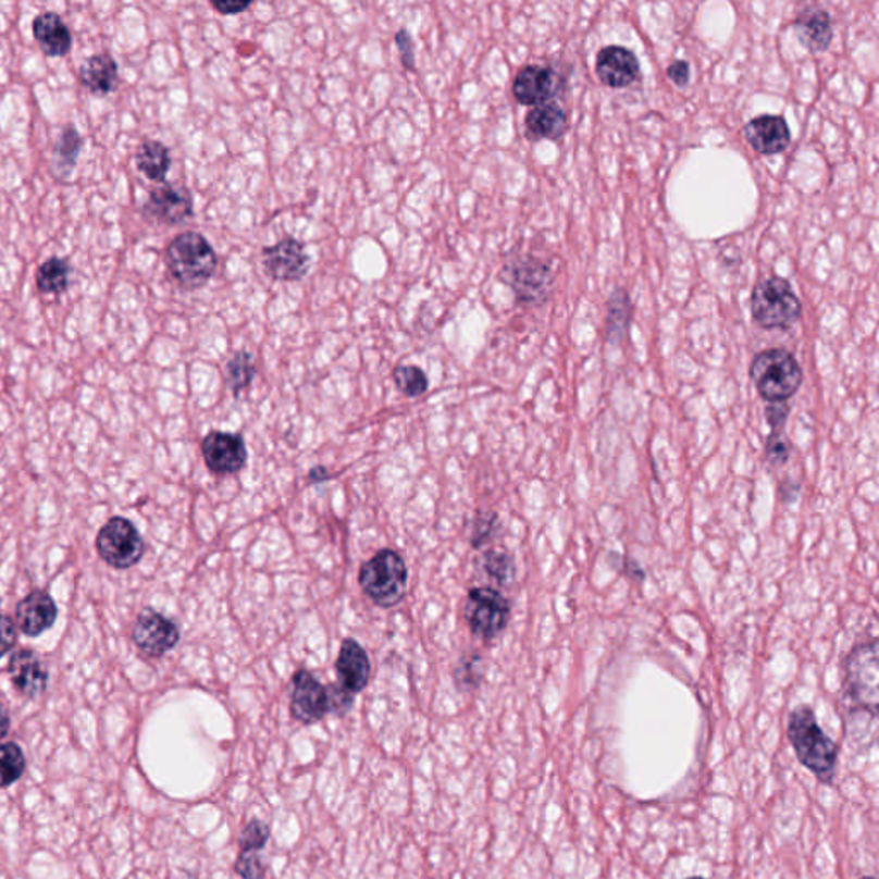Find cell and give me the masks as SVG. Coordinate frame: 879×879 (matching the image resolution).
I'll return each mask as SVG.
<instances>
[{
    "label": "cell",
    "instance_id": "obj_17",
    "mask_svg": "<svg viewBox=\"0 0 879 879\" xmlns=\"http://www.w3.org/2000/svg\"><path fill=\"white\" fill-rule=\"evenodd\" d=\"M744 136L754 150L762 156H777L790 143V131L780 115H762L745 124Z\"/></svg>",
    "mask_w": 879,
    "mask_h": 879
},
{
    "label": "cell",
    "instance_id": "obj_18",
    "mask_svg": "<svg viewBox=\"0 0 879 879\" xmlns=\"http://www.w3.org/2000/svg\"><path fill=\"white\" fill-rule=\"evenodd\" d=\"M338 680L344 689L358 694L367 688L371 676V664L364 647L355 640H346L341 646L337 664H335Z\"/></svg>",
    "mask_w": 879,
    "mask_h": 879
},
{
    "label": "cell",
    "instance_id": "obj_25",
    "mask_svg": "<svg viewBox=\"0 0 879 879\" xmlns=\"http://www.w3.org/2000/svg\"><path fill=\"white\" fill-rule=\"evenodd\" d=\"M83 138L78 129L74 126H65L53 145L52 171L58 179H70L74 169L78 165L79 151H82Z\"/></svg>",
    "mask_w": 879,
    "mask_h": 879
},
{
    "label": "cell",
    "instance_id": "obj_27",
    "mask_svg": "<svg viewBox=\"0 0 879 879\" xmlns=\"http://www.w3.org/2000/svg\"><path fill=\"white\" fill-rule=\"evenodd\" d=\"M71 278V263L65 258L52 257L38 269L37 289L41 294H62Z\"/></svg>",
    "mask_w": 879,
    "mask_h": 879
},
{
    "label": "cell",
    "instance_id": "obj_24",
    "mask_svg": "<svg viewBox=\"0 0 879 879\" xmlns=\"http://www.w3.org/2000/svg\"><path fill=\"white\" fill-rule=\"evenodd\" d=\"M566 110L555 102L542 103L525 115V129L534 139H555L566 129Z\"/></svg>",
    "mask_w": 879,
    "mask_h": 879
},
{
    "label": "cell",
    "instance_id": "obj_21",
    "mask_svg": "<svg viewBox=\"0 0 879 879\" xmlns=\"http://www.w3.org/2000/svg\"><path fill=\"white\" fill-rule=\"evenodd\" d=\"M33 37L49 58H64L73 47V35L59 14H38L33 21Z\"/></svg>",
    "mask_w": 879,
    "mask_h": 879
},
{
    "label": "cell",
    "instance_id": "obj_39",
    "mask_svg": "<svg viewBox=\"0 0 879 879\" xmlns=\"http://www.w3.org/2000/svg\"><path fill=\"white\" fill-rule=\"evenodd\" d=\"M16 644V628H14L13 620L0 615V656L13 649Z\"/></svg>",
    "mask_w": 879,
    "mask_h": 879
},
{
    "label": "cell",
    "instance_id": "obj_32",
    "mask_svg": "<svg viewBox=\"0 0 879 879\" xmlns=\"http://www.w3.org/2000/svg\"><path fill=\"white\" fill-rule=\"evenodd\" d=\"M269 837L270 830L265 822L255 819V821L249 822L248 827L240 833V851L260 852L261 849L265 847L267 842H269Z\"/></svg>",
    "mask_w": 879,
    "mask_h": 879
},
{
    "label": "cell",
    "instance_id": "obj_29",
    "mask_svg": "<svg viewBox=\"0 0 879 879\" xmlns=\"http://www.w3.org/2000/svg\"><path fill=\"white\" fill-rule=\"evenodd\" d=\"M255 364H252V358L249 352L246 350H239L234 355V358L227 362V367H225V379H227V385L234 394L239 395V392L245 391L251 385L252 379H255Z\"/></svg>",
    "mask_w": 879,
    "mask_h": 879
},
{
    "label": "cell",
    "instance_id": "obj_28",
    "mask_svg": "<svg viewBox=\"0 0 879 879\" xmlns=\"http://www.w3.org/2000/svg\"><path fill=\"white\" fill-rule=\"evenodd\" d=\"M26 759L14 742L0 745V789L13 785L25 773Z\"/></svg>",
    "mask_w": 879,
    "mask_h": 879
},
{
    "label": "cell",
    "instance_id": "obj_42",
    "mask_svg": "<svg viewBox=\"0 0 879 879\" xmlns=\"http://www.w3.org/2000/svg\"><path fill=\"white\" fill-rule=\"evenodd\" d=\"M667 74L668 78L672 79L676 85L685 86L689 83L691 70H689L688 62L676 61L673 64L668 65Z\"/></svg>",
    "mask_w": 879,
    "mask_h": 879
},
{
    "label": "cell",
    "instance_id": "obj_44",
    "mask_svg": "<svg viewBox=\"0 0 879 879\" xmlns=\"http://www.w3.org/2000/svg\"><path fill=\"white\" fill-rule=\"evenodd\" d=\"M329 471L325 468H314L310 471V481L311 483H320V481L329 480Z\"/></svg>",
    "mask_w": 879,
    "mask_h": 879
},
{
    "label": "cell",
    "instance_id": "obj_23",
    "mask_svg": "<svg viewBox=\"0 0 879 879\" xmlns=\"http://www.w3.org/2000/svg\"><path fill=\"white\" fill-rule=\"evenodd\" d=\"M795 32L802 46L810 52H822L830 47L833 38L830 14L822 9H806L795 20Z\"/></svg>",
    "mask_w": 879,
    "mask_h": 879
},
{
    "label": "cell",
    "instance_id": "obj_7",
    "mask_svg": "<svg viewBox=\"0 0 879 879\" xmlns=\"http://www.w3.org/2000/svg\"><path fill=\"white\" fill-rule=\"evenodd\" d=\"M878 643L869 641L849 655L847 694L855 705L872 715L878 709Z\"/></svg>",
    "mask_w": 879,
    "mask_h": 879
},
{
    "label": "cell",
    "instance_id": "obj_2",
    "mask_svg": "<svg viewBox=\"0 0 879 879\" xmlns=\"http://www.w3.org/2000/svg\"><path fill=\"white\" fill-rule=\"evenodd\" d=\"M165 267L183 289H200L212 281L219 267L215 249L200 233H183L165 249Z\"/></svg>",
    "mask_w": 879,
    "mask_h": 879
},
{
    "label": "cell",
    "instance_id": "obj_6",
    "mask_svg": "<svg viewBox=\"0 0 879 879\" xmlns=\"http://www.w3.org/2000/svg\"><path fill=\"white\" fill-rule=\"evenodd\" d=\"M465 615L472 634L481 640H493L507 628L510 605L504 595L493 587H474L469 591Z\"/></svg>",
    "mask_w": 879,
    "mask_h": 879
},
{
    "label": "cell",
    "instance_id": "obj_8",
    "mask_svg": "<svg viewBox=\"0 0 879 879\" xmlns=\"http://www.w3.org/2000/svg\"><path fill=\"white\" fill-rule=\"evenodd\" d=\"M100 557L115 569H129L139 562L145 552V543L135 525L127 519H110L97 537Z\"/></svg>",
    "mask_w": 879,
    "mask_h": 879
},
{
    "label": "cell",
    "instance_id": "obj_31",
    "mask_svg": "<svg viewBox=\"0 0 879 879\" xmlns=\"http://www.w3.org/2000/svg\"><path fill=\"white\" fill-rule=\"evenodd\" d=\"M483 566H485L486 574L495 579V581L500 582V584H507V582L512 581V558L504 554V552H488V554L485 555Z\"/></svg>",
    "mask_w": 879,
    "mask_h": 879
},
{
    "label": "cell",
    "instance_id": "obj_46",
    "mask_svg": "<svg viewBox=\"0 0 879 879\" xmlns=\"http://www.w3.org/2000/svg\"><path fill=\"white\" fill-rule=\"evenodd\" d=\"M861 879H875V878H861Z\"/></svg>",
    "mask_w": 879,
    "mask_h": 879
},
{
    "label": "cell",
    "instance_id": "obj_37",
    "mask_svg": "<svg viewBox=\"0 0 879 879\" xmlns=\"http://www.w3.org/2000/svg\"><path fill=\"white\" fill-rule=\"evenodd\" d=\"M326 692H329L330 711L346 715L352 706V692L344 688H335V685H329Z\"/></svg>",
    "mask_w": 879,
    "mask_h": 879
},
{
    "label": "cell",
    "instance_id": "obj_15",
    "mask_svg": "<svg viewBox=\"0 0 879 879\" xmlns=\"http://www.w3.org/2000/svg\"><path fill=\"white\" fill-rule=\"evenodd\" d=\"M201 453L208 469L215 474H234L240 471L248 457L245 440L237 433H208L201 444Z\"/></svg>",
    "mask_w": 879,
    "mask_h": 879
},
{
    "label": "cell",
    "instance_id": "obj_11",
    "mask_svg": "<svg viewBox=\"0 0 879 879\" xmlns=\"http://www.w3.org/2000/svg\"><path fill=\"white\" fill-rule=\"evenodd\" d=\"M263 269L275 281H301L310 270V257L301 240L284 237L263 249Z\"/></svg>",
    "mask_w": 879,
    "mask_h": 879
},
{
    "label": "cell",
    "instance_id": "obj_38",
    "mask_svg": "<svg viewBox=\"0 0 879 879\" xmlns=\"http://www.w3.org/2000/svg\"><path fill=\"white\" fill-rule=\"evenodd\" d=\"M789 444L782 438V435H780V433H771L768 440V447H766L768 459L771 460L773 465H783V462L789 459Z\"/></svg>",
    "mask_w": 879,
    "mask_h": 879
},
{
    "label": "cell",
    "instance_id": "obj_14",
    "mask_svg": "<svg viewBox=\"0 0 879 879\" xmlns=\"http://www.w3.org/2000/svg\"><path fill=\"white\" fill-rule=\"evenodd\" d=\"M562 88L560 74L549 65H525L513 79V97L522 106H542Z\"/></svg>",
    "mask_w": 879,
    "mask_h": 879
},
{
    "label": "cell",
    "instance_id": "obj_35",
    "mask_svg": "<svg viewBox=\"0 0 879 879\" xmlns=\"http://www.w3.org/2000/svg\"><path fill=\"white\" fill-rule=\"evenodd\" d=\"M628 294H626V298L623 301H615V299H610V305H608V318H607V325H608V335L614 334V332H626L628 329L629 323V313H631V306L622 310L623 306L628 305Z\"/></svg>",
    "mask_w": 879,
    "mask_h": 879
},
{
    "label": "cell",
    "instance_id": "obj_12",
    "mask_svg": "<svg viewBox=\"0 0 879 879\" xmlns=\"http://www.w3.org/2000/svg\"><path fill=\"white\" fill-rule=\"evenodd\" d=\"M133 641L145 655L159 658L179 643V629L168 617L147 608L136 619Z\"/></svg>",
    "mask_w": 879,
    "mask_h": 879
},
{
    "label": "cell",
    "instance_id": "obj_16",
    "mask_svg": "<svg viewBox=\"0 0 879 879\" xmlns=\"http://www.w3.org/2000/svg\"><path fill=\"white\" fill-rule=\"evenodd\" d=\"M640 61L626 47L611 46L599 50L596 74L610 88H626L640 78Z\"/></svg>",
    "mask_w": 879,
    "mask_h": 879
},
{
    "label": "cell",
    "instance_id": "obj_45",
    "mask_svg": "<svg viewBox=\"0 0 879 879\" xmlns=\"http://www.w3.org/2000/svg\"><path fill=\"white\" fill-rule=\"evenodd\" d=\"M689 879H705V878H700V876H692V878Z\"/></svg>",
    "mask_w": 879,
    "mask_h": 879
},
{
    "label": "cell",
    "instance_id": "obj_30",
    "mask_svg": "<svg viewBox=\"0 0 879 879\" xmlns=\"http://www.w3.org/2000/svg\"><path fill=\"white\" fill-rule=\"evenodd\" d=\"M395 385L408 397H420L430 387L426 373L412 364H403L394 370Z\"/></svg>",
    "mask_w": 879,
    "mask_h": 879
},
{
    "label": "cell",
    "instance_id": "obj_33",
    "mask_svg": "<svg viewBox=\"0 0 879 879\" xmlns=\"http://www.w3.org/2000/svg\"><path fill=\"white\" fill-rule=\"evenodd\" d=\"M236 872L243 879H263L267 867L261 861L260 852L240 851L236 861Z\"/></svg>",
    "mask_w": 879,
    "mask_h": 879
},
{
    "label": "cell",
    "instance_id": "obj_26",
    "mask_svg": "<svg viewBox=\"0 0 879 879\" xmlns=\"http://www.w3.org/2000/svg\"><path fill=\"white\" fill-rule=\"evenodd\" d=\"M171 151L157 139H145L136 151V168L153 183H165L171 171Z\"/></svg>",
    "mask_w": 879,
    "mask_h": 879
},
{
    "label": "cell",
    "instance_id": "obj_22",
    "mask_svg": "<svg viewBox=\"0 0 879 879\" xmlns=\"http://www.w3.org/2000/svg\"><path fill=\"white\" fill-rule=\"evenodd\" d=\"M79 82L90 94H112L119 85L117 62L110 53H95L83 62Z\"/></svg>",
    "mask_w": 879,
    "mask_h": 879
},
{
    "label": "cell",
    "instance_id": "obj_1",
    "mask_svg": "<svg viewBox=\"0 0 879 879\" xmlns=\"http://www.w3.org/2000/svg\"><path fill=\"white\" fill-rule=\"evenodd\" d=\"M789 741L798 762L810 769L821 782H831L839 759V745L819 727L809 706H798L789 718Z\"/></svg>",
    "mask_w": 879,
    "mask_h": 879
},
{
    "label": "cell",
    "instance_id": "obj_20",
    "mask_svg": "<svg viewBox=\"0 0 879 879\" xmlns=\"http://www.w3.org/2000/svg\"><path fill=\"white\" fill-rule=\"evenodd\" d=\"M58 617V607L44 591H33L17 603L16 623L26 635H40L52 628Z\"/></svg>",
    "mask_w": 879,
    "mask_h": 879
},
{
    "label": "cell",
    "instance_id": "obj_34",
    "mask_svg": "<svg viewBox=\"0 0 879 879\" xmlns=\"http://www.w3.org/2000/svg\"><path fill=\"white\" fill-rule=\"evenodd\" d=\"M480 658L478 656L469 659V661H462L457 668L456 682L459 689H465V691L476 689V685L480 684Z\"/></svg>",
    "mask_w": 879,
    "mask_h": 879
},
{
    "label": "cell",
    "instance_id": "obj_3",
    "mask_svg": "<svg viewBox=\"0 0 879 879\" xmlns=\"http://www.w3.org/2000/svg\"><path fill=\"white\" fill-rule=\"evenodd\" d=\"M359 584L368 598L379 607H395L403 602L408 591V567L399 554L392 549H382L367 564H362Z\"/></svg>",
    "mask_w": 879,
    "mask_h": 879
},
{
    "label": "cell",
    "instance_id": "obj_5",
    "mask_svg": "<svg viewBox=\"0 0 879 879\" xmlns=\"http://www.w3.org/2000/svg\"><path fill=\"white\" fill-rule=\"evenodd\" d=\"M802 314L801 301L780 277L759 282L753 293V317L763 329H789Z\"/></svg>",
    "mask_w": 879,
    "mask_h": 879
},
{
    "label": "cell",
    "instance_id": "obj_10",
    "mask_svg": "<svg viewBox=\"0 0 879 879\" xmlns=\"http://www.w3.org/2000/svg\"><path fill=\"white\" fill-rule=\"evenodd\" d=\"M141 213L145 219L156 224H184L195 213L191 193L177 184H163L160 188L151 189L147 203L143 205Z\"/></svg>",
    "mask_w": 879,
    "mask_h": 879
},
{
    "label": "cell",
    "instance_id": "obj_43",
    "mask_svg": "<svg viewBox=\"0 0 879 879\" xmlns=\"http://www.w3.org/2000/svg\"><path fill=\"white\" fill-rule=\"evenodd\" d=\"M11 729V718H9L8 709L0 705V739H4Z\"/></svg>",
    "mask_w": 879,
    "mask_h": 879
},
{
    "label": "cell",
    "instance_id": "obj_13",
    "mask_svg": "<svg viewBox=\"0 0 879 879\" xmlns=\"http://www.w3.org/2000/svg\"><path fill=\"white\" fill-rule=\"evenodd\" d=\"M290 711L301 723H317L330 713L329 692L310 672L299 670L290 682Z\"/></svg>",
    "mask_w": 879,
    "mask_h": 879
},
{
    "label": "cell",
    "instance_id": "obj_36",
    "mask_svg": "<svg viewBox=\"0 0 879 879\" xmlns=\"http://www.w3.org/2000/svg\"><path fill=\"white\" fill-rule=\"evenodd\" d=\"M395 46L399 50L404 70L414 71V41H412L411 33L406 28H400L399 32L395 33Z\"/></svg>",
    "mask_w": 879,
    "mask_h": 879
},
{
    "label": "cell",
    "instance_id": "obj_4",
    "mask_svg": "<svg viewBox=\"0 0 879 879\" xmlns=\"http://www.w3.org/2000/svg\"><path fill=\"white\" fill-rule=\"evenodd\" d=\"M751 379L763 399L787 403L801 387L802 370L789 350L768 349L754 358Z\"/></svg>",
    "mask_w": 879,
    "mask_h": 879
},
{
    "label": "cell",
    "instance_id": "obj_41",
    "mask_svg": "<svg viewBox=\"0 0 879 879\" xmlns=\"http://www.w3.org/2000/svg\"><path fill=\"white\" fill-rule=\"evenodd\" d=\"M212 8L215 11H219L220 14H224V16H234V14L245 13L246 9L251 8V0H234V2H227V0H215L212 2Z\"/></svg>",
    "mask_w": 879,
    "mask_h": 879
},
{
    "label": "cell",
    "instance_id": "obj_40",
    "mask_svg": "<svg viewBox=\"0 0 879 879\" xmlns=\"http://www.w3.org/2000/svg\"><path fill=\"white\" fill-rule=\"evenodd\" d=\"M787 414H789V406L785 403H771L766 408V416H768L769 426L773 428V433H778L780 428L785 424Z\"/></svg>",
    "mask_w": 879,
    "mask_h": 879
},
{
    "label": "cell",
    "instance_id": "obj_9",
    "mask_svg": "<svg viewBox=\"0 0 879 879\" xmlns=\"http://www.w3.org/2000/svg\"><path fill=\"white\" fill-rule=\"evenodd\" d=\"M502 281L512 287L522 302H542L548 298L552 270L533 257H518L505 263Z\"/></svg>",
    "mask_w": 879,
    "mask_h": 879
},
{
    "label": "cell",
    "instance_id": "obj_19",
    "mask_svg": "<svg viewBox=\"0 0 879 879\" xmlns=\"http://www.w3.org/2000/svg\"><path fill=\"white\" fill-rule=\"evenodd\" d=\"M9 676L13 680L14 688L23 694V696L38 697L44 694L47 689L46 667L41 664L35 653L29 649H21L14 653L9 661Z\"/></svg>",
    "mask_w": 879,
    "mask_h": 879
}]
</instances>
